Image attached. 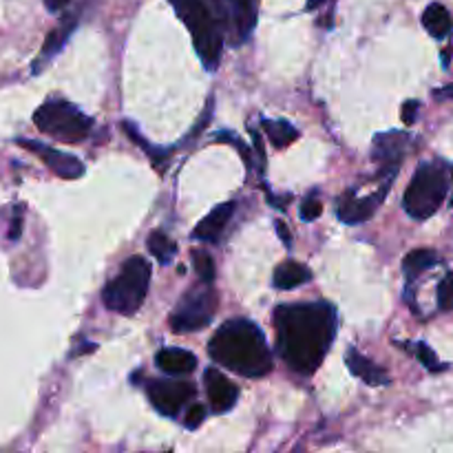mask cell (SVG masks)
I'll return each instance as SVG.
<instances>
[{
	"label": "cell",
	"mask_w": 453,
	"mask_h": 453,
	"mask_svg": "<svg viewBox=\"0 0 453 453\" xmlns=\"http://www.w3.org/2000/svg\"><path fill=\"white\" fill-rule=\"evenodd\" d=\"M279 357L296 374L321 367L336 336V312L330 303H288L274 310Z\"/></svg>",
	"instance_id": "6da1fadb"
},
{
	"label": "cell",
	"mask_w": 453,
	"mask_h": 453,
	"mask_svg": "<svg viewBox=\"0 0 453 453\" xmlns=\"http://www.w3.org/2000/svg\"><path fill=\"white\" fill-rule=\"evenodd\" d=\"M418 111H420V102L418 100H407L405 104H403V109H401L403 122L414 124L416 118H418Z\"/></svg>",
	"instance_id": "83f0119b"
},
{
	"label": "cell",
	"mask_w": 453,
	"mask_h": 453,
	"mask_svg": "<svg viewBox=\"0 0 453 453\" xmlns=\"http://www.w3.org/2000/svg\"><path fill=\"white\" fill-rule=\"evenodd\" d=\"M71 0H44V7H47L49 12H60V9H65Z\"/></svg>",
	"instance_id": "1f68e13d"
},
{
	"label": "cell",
	"mask_w": 453,
	"mask_h": 453,
	"mask_svg": "<svg viewBox=\"0 0 453 453\" xmlns=\"http://www.w3.org/2000/svg\"><path fill=\"white\" fill-rule=\"evenodd\" d=\"M34 124L44 135L69 142V144L87 140L93 128V119L66 100H47L42 106H38L34 113Z\"/></svg>",
	"instance_id": "8992f818"
},
{
	"label": "cell",
	"mask_w": 453,
	"mask_h": 453,
	"mask_svg": "<svg viewBox=\"0 0 453 453\" xmlns=\"http://www.w3.org/2000/svg\"><path fill=\"white\" fill-rule=\"evenodd\" d=\"M150 268L149 259L140 255H133L124 261L119 273L111 279L102 290V301L111 312L131 317L144 303L150 286Z\"/></svg>",
	"instance_id": "277c9868"
},
{
	"label": "cell",
	"mask_w": 453,
	"mask_h": 453,
	"mask_svg": "<svg viewBox=\"0 0 453 453\" xmlns=\"http://www.w3.org/2000/svg\"><path fill=\"white\" fill-rule=\"evenodd\" d=\"M149 250L159 264H168V261L173 259V255L177 252V246L175 242H171V239L162 233V230H155V233L149 234Z\"/></svg>",
	"instance_id": "7402d4cb"
},
{
	"label": "cell",
	"mask_w": 453,
	"mask_h": 453,
	"mask_svg": "<svg viewBox=\"0 0 453 453\" xmlns=\"http://www.w3.org/2000/svg\"><path fill=\"white\" fill-rule=\"evenodd\" d=\"M234 211H237V203H234V202L219 203L215 211L208 212V217H203V219L199 221L197 226H195L193 237L199 239V242L217 243V242H219L221 234H224L226 226H228L230 219H233Z\"/></svg>",
	"instance_id": "4fadbf2b"
},
{
	"label": "cell",
	"mask_w": 453,
	"mask_h": 453,
	"mask_svg": "<svg viewBox=\"0 0 453 453\" xmlns=\"http://www.w3.org/2000/svg\"><path fill=\"white\" fill-rule=\"evenodd\" d=\"M168 3L173 4L180 20L188 27L203 66L215 71L224 51L226 27V13L219 0H168Z\"/></svg>",
	"instance_id": "3957f363"
},
{
	"label": "cell",
	"mask_w": 453,
	"mask_h": 453,
	"mask_svg": "<svg viewBox=\"0 0 453 453\" xmlns=\"http://www.w3.org/2000/svg\"><path fill=\"white\" fill-rule=\"evenodd\" d=\"M423 27L427 29V34L432 35V38L436 40L447 38L453 29V18L449 9L441 3H432L423 12Z\"/></svg>",
	"instance_id": "e0dca14e"
},
{
	"label": "cell",
	"mask_w": 453,
	"mask_h": 453,
	"mask_svg": "<svg viewBox=\"0 0 453 453\" xmlns=\"http://www.w3.org/2000/svg\"><path fill=\"white\" fill-rule=\"evenodd\" d=\"M217 312V292L212 283H202L184 295L180 305L171 317V327L180 334L184 332L203 330L215 319Z\"/></svg>",
	"instance_id": "52a82bcc"
},
{
	"label": "cell",
	"mask_w": 453,
	"mask_h": 453,
	"mask_svg": "<svg viewBox=\"0 0 453 453\" xmlns=\"http://www.w3.org/2000/svg\"><path fill=\"white\" fill-rule=\"evenodd\" d=\"M312 279V273L305 268L303 264H296V261H286L277 268L274 273V286L279 290H295L296 286H303Z\"/></svg>",
	"instance_id": "ac0fdd59"
},
{
	"label": "cell",
	"mask_w": 453,
	"mask_h": 453,
	"mask_svg": "<svg viewBox=\"0 0 453 453\" xmlns=\"http://www.w3.org/2000/svg\"><path fill=\"white\" fill-rule=\"evenodd\" d=\"M449 190V173L441 159L423 162L416 168L403 197V208L411 219H429L438 212Z\"/></svg>",
	"instance_id": "5b68a950"
},
{
	"label": "cell",
	"mask_w": 453,
	"mask_h": 453,
	"mask_svg": "<svg viewBox=\"0 0 453 453\" xmlns=\"http://www.w3.org/2000/svg\"><path fill=\"white\" fill-rule=\"evenodd\" d=\"M228 4L230 18H233L234 25V34H237V42L248 40L257 27L261 0H228Z\"/></svg>",
	"instance_id": "5bb4252c"
},
{
	"label": "cell",
	"mask_w": 453,
	"mask_h": 453,
	"mask_svg": "<svg viewBox=\"0 0 453 453\" xmlns=\"http://www.w3.org/2000/svg\"><path fill=\"white\" fill-rule=\"evenodd\" d=\"M193 265H195V273H197L199 281L202 283H212L215 281V261L212 257L208 255L206 250H195L193 252Z\"/></svg>",
	"instance_id": "603a6c76"
},
{
	"label": "cell",
	"mask_w": 453,
	"mask_h": 453,
	"mask_svg": "<svg viewBox=\"0 0 453 453\" xmlns=\"http://www.w3.org/2000/svg\"><path fill=\"white\" fill-rule=\"evenodd\" d=\"M20 234H22V217H20V212H18V215L13 217V221H12L9 239H12V242H18V239H20Z\"/></svg>",
	"instance_id": "f1b7e54d"
},
{
	"label": "cell",
	"mask_w": 453,
	"mask_h": 453,
	"mask_svg": "<svg viewBox=\"0 0 453 453\" xmlns=\"http://www.w3.org/2000/svg\"><path fill=\"white\" fill-rule=\"evenodd\" d=\"M438 308L442 312H453V273H447L438 283Z\"/></svg>",
	"instance_id": "cb8c5ba5"
},
{
	"label": "cell",
	"mask_w": 453,
	"mask_h": 453,
	"mask_svg": "<svg viewBox=\"0 0 453 453\" xmlns=\"http://www.w3.org/2000/svg\"><path fill=\"white\" fill-rule=\"evenodd\" d=\"M208 354L217 365L228 367L243 379H261L273 372V352L264 332L248 319L226 321L208 343Z\"/></svg>",
	"instance_id": "7a4b0ae2"
},
{
	"label": "cell",
	"mask_w": 453,
	"mask_h": 453,
	"mask_svg": "<svg viewBox=\"0 0 453 453\" xmlns=\"http://www.w3.org/2000/svg\"><path fill=\"white\" fill-rule=\"evenodd\" d=\"M75 25H78V20L75 18H69V20H62L60 25H58V29H53L51 34L47 35V40H44V47H42V56H40L38 62L42 60H51L56 53H60V49L65 47L66 38H69L71 34H73Z\"/></svg>",
	"instance_id": "44dd1931"
},
{
	"label": "cell",
	"mask_w": 453,
	"mask_h": 453,
	"mask_svg": "<svg viewBox=\"0 0 453 453\" xmlns=\"http://www.w3.org/2000/svg\"><path fill=\"white\" fill-rule=\"evenodd\" d=\"M407 144H410V135L401 131L380 133L374 137L372 157H374V162H379L380 177L398 175V166H401Z\"/></svg>",
	"instance_id": "30bf717a"
},
{
	"label": "cell",
	"mask_w": 453,
	"mask_h": 453,
	"mask_svg": "<svg viewBox=\"0 0 453 453\" xmlns=\"http://www.w3.org/2000/svg\"><path fill=\"white\" fill-rule=\"evenodd\" d=\"M434 97H436V100H453V84H449V87L436 88V91H434Z\"/></svg>",
	"instance_id": "4dcf8cb0"
},
{
	"label": "cell",
	"mask_w": 453,
	"mask_h": 453,
	"mask_svg": "<svg viewBox=\"0 0 453 453\" xmlns=\"http://www.w3.org/2000/svg\"><path fill=\"white\" fill-rule=\"evenodd\" d=\"M436 264H438L436 252L420 248V250H411L410 255L405 257V261H403V270H405V277L410 279V281H414L416 277H420L425 270L434 268Z\"/></svg>",
	"instance_id": "ffe728a7"
},
{
	"label": "cell",
	"mask_w": 453,
	"mask_h": 453,
	"mask_svg": "<svg viewBox=\"0 0 453 453\" xmlns=\"http://www.w3.org/2000/svg\"><path fill=\"white\" fill-rule=\"evenodd\" d=\"M203 418H206V407H203V405H193L188 410V414H186V427H188V429H197L199 425L203 423Z\"/></svg>",
	"instance_id": "4316f807"
},
{
	"label": "cell",
	"mask_w": 453,
	"mask_h": 453,
	"mask_svg": "<svg viewBox=\"0 0 453 453\" xmlns=\"http://www.w3.org/2000/svg\"><path fill=\"white\" fill-rule=\"evenodd\" d=\"M18 144L25 146L27 150H31L34 155H38L58 177L62 180H80L84 175V164L80 162L75 155L60 153V150L51 149V146L42 144L38 140H18Z\"/></svg>",
	"instance_id": "8fae6325"
},
{
	"label": "cell",
	"mask_w": 453,
	"mask_h": 453,
	"mask_svg": "<svg viewBox=\"0 0 453 453\" xmlns=\"http://www.w3.org/2000/svg\"><path fill=\"white\" fill-rule=\"evenodd\" d=\"M203 380H206V392L208 401H211V407L215 414H224V411L233 410L234 403L239 398V388L234 383H230L219 370L211 367L203 374Z\"/></svg>",
	"instance_id": "7c38bea8"
},
{
	"label": "cell",
	"mask_w": 453,
	"mask_h": 453,
	"mask_svg": "<svg viewBox=\"0 0 453 453\" xmlns=\"http://www.w3.org/2000/svg\"><path fill=\"white\" fill-rule=\"evenodd\" d=\"M416 357H418V361L423 363V365L427 367L429 372H442V370H445V365H442V363L438 361L436 352H434V349L429 348L427 343H418V345H416Z\"/></svg>",
	"instance_id": "d4e9b609"
},
{
	"label": "cell",
	"mask_w": 453,
	"mask_h": 453,
	"mask_svg": "<svg viewBox=\"0 0 453 453\" xmlns=\"http://www.w3.org/2000/svg\"><path fill=\"white\" fill-rule=\"evenodd\" d=\"M146 394H149V401L153 403V407L159 414L175 418L184 410V405L193 401L197 389L188 380L155 379L149 380V385H146Z\"/></svg>",
	"instance_id": "ba28073f"
},
{
	"label": "cell",
	"mask_w": 453,
	"mask_h": 453,
	"mask_svg": "<svg viewBox=\"0 0 453 453\" xmlns=\"http://www.w3.org/2000/svg\"><path fill=\"white\" fill-rule=\"evenodd\" d=\"M261 128H264L265 135L270 137V142H273L277 149H286V146H290L292 142H296V137H299V131H296L290 122H286V119L261 118Z\"/></svg>",
	"instance_id": "d6986e66"
},
{
	"label": "cell",
	"mask_w": 453,
	"mask_h": 453,
	"mask_svg": "<svg viewBox=\"0 0 453 453\" xmlns=\"http://www.w3.org/2000/svg\"><path fill=\"white\" fill-rule=\"evenodd\" d=\"M394 180H396V175H389L388 180L379 186V190L372 195H367V197H357L352 190H348V193L339 199V211H336L339 212V219L345 221V224H352V226L363 224V221L370 219V217L379 211V206L383 203V199L388 197Z\"/></svg>",
	"instance_id": "9c48e42d"
},
{
	"label": "cell",
	"mask_w": 453,
	"mask_h": 453,
	"mask_svg": "<svg viewBox=\"0 0 453 453\" xmlns=\"http://www.w3.org/2000/svg\"><path fill=\"white\" fill-rule=\"evenodd\" d=\"M277 233H279V237H281V242L286 243V248H290L292 246L290 230H288V226L283 224V221H277Z\"/></svg>",
	"instance_id": "f546056e"
},
{
	"label": "cell",
	"mask_w": 453,
	"mask_h": 453,
	"mask_svg": "<svg viewBox=\"0 0 453 453\" xmlns=\"http://www.w3.org/2000/svg\"><path fill=\"white\" fill-rule=\"evenodd\" d=\"M451 177H453V171H451ZM451 203H453V197H451Z\"/></svg>",
	"instance_id": "d6a6232c"
},
{
	"label": "cell",
	"mask_w": 453,
	"mask_h": 453,
	"mask_svg": "<svg viewBox=\"0 0 453 453\" xmlns=\"http://www.w3.org/2000/svg\"><path fill=\"white\" fill-rule=\"evenodd\" d=\"M321 212H323V203H321V199L314 197V195L301 203V219L303 221L319 219V217H321Z\"/></svg>",
	"instance_id": "484cf974"
},
{
	"label": "cell",
	"mask_w": 453,
	"mask_h": 453,
	"mask_svg": "<svg viewBox=\"0 0 453 453\" xmlns=\"http://www.w3.org/2000/svg\"><path fill=\"white\" fill-rule=\"evenodd\" d=\"M345 363H348L349 372H352L357 379L365 380L367 385H388L389 374L379 367L376 363H372L370 358L363 357L357 348H349L348 354H345Z\"/></svg>",
	"instance_id": "9a60e30c"
},
{
	"label": "cell",
	"mask_w": 453,
	"mask_h": 453,
	"mask_svg": "<svg viewBox=\"0 0 453 453\" xmlns=\"http://www.w3.org/2000/svg\"><path fill=\"white\" fill-rule=\"evenodd\" d=\"M159 370H164L171 376H184L197 367V358L195 354H190L188 349L181 348H164L159 349L157 357H155Z\"/></svg>",
	"instance_id": "2e32d148"
}]
</instances>
